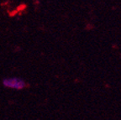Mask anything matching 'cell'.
I'll return each instance as SVG.
<instances>
[{"label": "cell", "instance_id": "6da1fadb", "mask_svg": "<svg viewBox=\"0 0 121 120\" xmlns=\"http://www.w3.org/2000/svg\"><path fill=\"white\" fill-rule=\"evenodd\" d=\"M3 85L5 87L14 90H22L26 87V82L19 77H7L3 80Z\"/></svg>", "mask_w": 121, "mask_h": 120}]
</instances>
